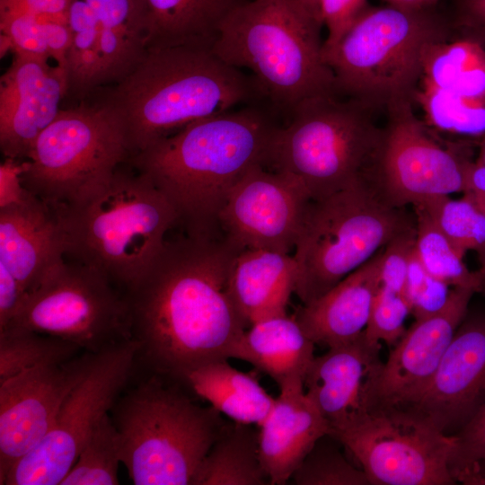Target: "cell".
<instances>
[{
    "instance_id": "36",
    "label": "cell",
    "mask_w": 485,
    "mask_h": 485,
    "mask_svg": "<svg viewBox=\"0 0 485 485\" xmlns=\"http://www.w3.org/2000/svg\"><path fill=\"white\" fill-rule=\"evenodd\" d=\"M423 207L456 249L464 255L476 253L480 270L485 274V216L463 194L459 199L449 196L432 198Z\"/></svg>"
},
{
    "instance_id": "1",
    "label": "cell",
    "mask_w": 485,
    "mask_h": 485,
    "mask_svg": "<svg viewBox=\"0 0 485 485\" xmlns=\"http://www.w3.org/2000/svg\"><path fill=\"white\" fill-rule=\"evenodd\" d=\"M178 225L127 295L138 360L151 374L184 384L194 368L229 359L249 324L231 291L241 251L219 227Z\"/></svg>"
},
{
    "instance_id": "18",
    "label": "cell",
    "mask_w": 485,
    "mask_h": 485,
    "mask_svg": "<svg viewBox=\"0 0 485 485\" xmlns=\"http://www.w3.org/2000/svg\"><path fill=\"white\" fill-rule=\"evenodd\" d=\"M476 292L452 287L437 313L415 320L393 346L379 375L375 410L407 408L425 390L465 317Z\"/></svg>"
},
{
    "instance_id": "47",
    "label": "cell",
    "mask_w": 485,
    "mask_h": 485,
    "mask_svg": "<svg viewBox=\"0 0 485 485\" xmlns=\"http://www.w3.org/2000/svg\"><path fill=\"white\" fill-rule=\"evenodd\" d=\"M71 0H0V11H22L35 15L67 21Z\"/></svg>"
},
{
    "instance_id": "7",
    "label": "cell",
    "mask_w": 485,
    "mask_h": 485,
    "mask_svg": "<svg viewBox=\"0 0 485 485\" xmlns=\"http://www.w3.org/2000/svg\"><path fill=\"white\" fill-rule=\"evenodd\" d=\"M184 384L150 374L117 400L110 414L121 463L135 485H192L225 420L202 407Z\"/></svg>"
},
{
    "instance_id": "51",
    "label": "cell",
    "mask_w": 485,
    "mask_h": 485,
    "mask_svg": "<svg viewBox=\"0 0 485 485\" xmlns=\"http://www.w3.org/2000/svg\"><path fill=\"white\" fill-rule=\"evenodd\" d=\"M477 161L485 165V137L481 140L480 152Z\"/></svg>"
},
{
    "instance_id": "11",
    "label": "cell",
    "mask_w": 485,
    "mask_h": 485,
    "mask_svg": "<svg viewBox=\"0 0 485 485\" xmlns=\"http://www.w3.org/2000/svg\"><path fill=\"white\" fill-rule=\"evenodd\" d=\"M7 327L55 336L92 353L132 340L128 295L93 269L66 259L28 295Z\"/></svg>"
},
{
    "instance_id": "19",
    "label": "cell",
    "mask_w": 485,
    "mask_h": 485,
    "mask_svg": "<svg viewBox=\"0 0 485 485\" xmlns=\"http://www.w3.org/2000/svg\"><path fill=\"white\" fill-rule=\"evenodd\" d=\"M49 59L15 53L0 79V149L7 159L23 161L57 118L66 97L64 69Z\"/></svg>"
},
{
    "instance_id": "6",
    "label": "cell",
    "mask_w": 485,
    "mask_h": 485,
    "mask_svg": "<svg viewBox=\"0 0 485 485\" xmlns=\"http://www.w3.org/2000/svg\"><path fill=\"white\" fill-rule=\"evenodd\" d=\"M432 7H366L337 44L322 48L339 93L375 110L414 103L427 52L455 32Z\"/></svg>"
},
{
    "instance_id": "17",
    "label": "cell",
    "mask_w": 485,
    "mask_h": 485,
    "mask_svg": "<svg viewBox=\"0 0 485 485\" xmlns=\"http://www.w3.org/2000/svg\"><path fill=\"white\" fill-rule=\"evenodd\" d=\"M484 406L485 313L468 310L430 382L405 409L452 436Z\"/></svg>"
},
{
    "instance_id": "24",
    "label": "cell",
    "mask_w": 485,
    "mask_h": 485,
    "mask_svg": "<svg viewBox=\"0 0 485 485\" xmlns=\"http://www.w3.org/2000/svg\"><path fill=\"white\" fill-rule=\"evenodd\" d=\"M297 265L294 255L269 250L248 249L236 257L231 291L249 326L259 321L287 314L295 293Z\"/></svg>"
},
{
    "instance_id": "45",
    "label": "cell",
    "mask_w": 485,
    "mask_h": 485,
    "mask_svg": "<svg viewBox=\"0 0 485 485\" xmlns=\"http://www.w3.org/2000/svg\"><path fill=\"white\" fill-rule=\"evenodd\" d=\"M27 296L19 281L6 269L0 267V330L14 319Z\"/></svg>"
},
{
    "instance_id": "20",
    "label": "cell",
    "mask_w": 485,
    "mask_h": 485,
    "mask_svg": "<svg viewBox=\"0 0 485 485\" xmlns=\"http://www.w3.org/2000/svg\"><path fill=\"white\" fill-rule=\"evenodd\" d=\"M381 346L357 340L314 357L304 377L306 395L331 427L341 428L375 410V394L384 362ZM330 432V433H331Z\"/></svg>"
},
{
    "instance_id": "23",
    "label": "cell",
    "mask_w": 485,
    "mask_h": 485,
    "mask_svg": "<svg viewBox=\"0 0 485 485\" xmlns=\"http://www.w3.org/2000/svg\"><path fill=\"white\" fill-rule=\"evenodd\" d=\"M383 249L325 294L295 310L294 318L314 345L329 348L364 333L381 286Z\"/></svg>"
},
{
    "instance_id": "12",
    "label": "cell",
    "mask_w": 485,
    "mask_h": 485,
    "mask_svg": "<svg viewBox=\"0 0 485 485\" xmlns=\"http://www.w3.org/2000/svg\"><path fill=\"white\" fill-rule=\"evenodd\" d=\"M139 345L129 340L93 354L43 440L9 470L4 485H60L100 419L127 389Z\"/></svg>"
},
{
    "instance_id": "29",
    "label": "cell",
    "mask_w": 485,
    "mask_h": 485,
    "mask_svg": "<svg viewBox=\"0 0 485 485\" xmlns=\"http://www.w3.org/2000/svg\"><path fill=\"white\" fill-rule=\"evenodd\" d=\"M269 483L260 458L259 431L251 425L225 423L203 459L192 485Z\"/></svg>"
},
{
    "instance_id": "27",
    "label": "cell",
    "mask_w": 485,
    "mask_h": 485,
    "mask_svg": "<svg viewBox=\"0 0 485 485\" xmlns=\"http://www.w3.org/2000/svg\"><path fill=\"white\" fill-rule=\"evenodd\" d=\"M228 359L209 362L190 371L184 385L233 421L258 427L275 403L254 375L233 367Z\"/></svg>"
},
{
    "instance_id": "34",
    "label": "cell",
    "mask_w": 485,
    "mask_h": 485,
    "mask_svg": "<svg viewBox=\"0 0 485 485\" xmlns=\"http://www.w3.org/2000/svg\"><path fill=\"white\" fill-rule=\"evenodd\" d=\"M434 128L458 136L485 137V97L454 94L419 84L414 104Z\"/></svg>"
},
{
    "instance_id": "21",
    "label": "cell",
    "mask_w": 485,
    "mask_h": 485,
    "mask_svg": "<svg viewBox=\"0 0 485 485\" xmlns=\"http://www.w3.org/2000/svg\"><path fill=\"white\" fill-rule=\"evenodd\" d=\"M66 254L62 208L23 188L0 205V267L27 295L34 291Z\"/></svg>"
},
{
    "instance_id": "9",
    "label": "cell",
    "mask_w": 485,
    "mask_h": 485,
    "mask_svg": "<svg viewBox=\"0 0 485 485\" xmlns=\"http://www.w3.org/2000/svg\"><path fill=\"white\" fill-rule=\"evenodd\" d=\"M414 227L415 215L390 205L367 181L312 199L295 247V293L303 304L315 300Z\"/></svg>"
},
{
    "instance_id": "16",
    "label": "cell",
    "mask_w": 485,
    "mask_h": 485,
    "mask_svg": "<svg viewBox=\"0 0 485 485\" xmlns=\"http://www.w3.org/2000/svg\"><path fill=\"white\" fill-rule=\"evenodd\" d=\"M93 354L84 351L66 362L24 370L0 383V484L12 466L49 432Z\"/></svg>"
},
{
    "instance_id": "38",
    "label": "cell",
    "mask_w": 485,
    "mask_h": 485,
    "mask_svg": "<svg viewBox=\"0 0 485 485\" xmlns=\"http://www.w3.org/2000/svg\"><path fill=\"white\" fill-rule=\"evenodd\" d=\"M450 461L454 480L485 484V406L456 434Z\"/></svg>"
},
{
    "instance_id": "48",
    "label": "cell",
    "mask_w": 485,
    "mask_h": 485,
    "mask_svg": "<svg viewBox=\"0 0 485 485\" xmlns=\"http://www.w3.org/2000/svg\"><path fill=\"white\" fill-rule=\"evenodd\" d=\"M466 192L485 194V165L469 161L466 166Z\"/></svg>"
},
{
    "instance_id": "30",
    "label": "cell",
    "mask_w": 485,
    "mask_h": 485,
    "mask_svg": "<svg viewBox=\"0 0 485 485\" xmlns=\"http://www.w3.org/2000/svg\"><path fill=\"white\" fill-rule=\"evenodd\" d=\"M420 83L464 97H485V47L459 35L434 44Z\"/></svg>"
},
{
    "instance_id": "22",
    "label": "cell",
    "mask_w": 485,
    "mask_h": 485,
    "mask_svg": "<svg viewBox=\"0 0 485 485\" xmlns=\"http://www.w3.org/2000/svg\"><path fill=\"white\" fill-rule=\"evenodd\" d=\"M259 426V449L269 484L288 481L314 444L331 427L306 395L301 381L286 384Z\"/></svg>"
},
{
    "instance_id": "2",
    "label": "cell",
    "mask_w": 485,
    "mask_h": 485,
    "mask_svg": "<svg viewBox=\"0 0 485 485\" xmlns=\"http://www.w3.org/2000/svg\"><path fill=\"white\" fill-rule=\"evenodd\" d=\"M260 102L195 121L130 156L174 205L179 224L216 227L229 192L252 167H267L277 126Z\"/></svg>"
},
{
    "instance_id": "3",
    "label": "cell",
    "mask_w": 485,
    "mask_h": 485,
    "mask_svg": "<svg viewBox=\"0 0 485 485\" xmlns=\"http://www.w3.org/2000/svg\"><path fill=\"white\" fill-rule=\"evenodd\" d=\"M267 99L252 75L211 48L146 49L104 101L119 118L129 157L186 126Z\"/></svg>"
},
{
    "instance_id": "8",
    "label": "cell",
    "mask_w": 485,
    "mask_h": 485,
    "mask_svg": "<svg viewBox=\"0 0 485 485\" xmlns=\"http://www.w3.org/2000/svg\"><path fill=\"white\" fill-rule=\"evenodd\" d=\"M374 109L340 94L302 101L272 137L267 168L300 179L317 200L359 181L373 183L384 128Z\"/></svg>"
},
{
    "instance_id": "13",
    "label": "cell",
    "mask_w": 485,
    "mask_h": 485,
    "mask_svg": "<svg viewBox=\"0 0 485 485\" xmlns=\"http://www.w3.org/2000/svg\"><path fill=\"white\" fill-rule=\"evenodd\" d=\"M357 460L371 485H447L454 437L405 408L375 410L330 433Z\"/></svg>"
},
{
    "instance_id": "25",
    "label": "cell",
    "mask_w": 485,
    "mask_h": 485,
    "mask_svg": "<svg viewBox=\"0 0 485 485\" xmlns=\"http://www.w3.org/2000/svg\"><path fill=\"white\" fill-rule=\"evenodd\" d=\"M313 350L314 343L294 316L285 314L250 325L232 347L229 358L250 363L280 388L293 382L304 383L314 358Z\"/></svg>"
},
{
    "instance_id": "44",
    "label": "cell",
    "mask_w": 485,
    "mask_h": 485,
    "mask_svg": "<svg viewBox=\"0 0 485 485\" xmlns=\"http://www.w3.org/2000/svg\"><path fill=\"white\" fill-rule=\"evenodd\" d=\"M451 22L459 36L485 47V0H459Z\"/></svg>"
},
{
    "instance_id": "4",
    "label": "cell",
    "mask_w": 485,
    "mask_h": 485,
    "mask_svg": "<svg viewBox=\"0 0 485 485\" xmlns=\"http://www.w3.org/2000/svg\"><path fill=\"white\" fill-rule=\"evenodd\" d=\"M61 208L65 259L93 269L126 294L180 220L167 196L128 161L108 181Z\"/></svg>"
},
{
    "instance_id": "40",
    "label": "cell",
    "mask_w": 485,
    "mask_h": 485,
    "mask_svg": "<svg viewBox=\"0 0 485 485\" xmlns=\"http://www.w3.org/2000/svg\"><path fill=\"white\" fill-rule=\"evenodd\" d=\"M44 17L22 11H0L1 56L7 51L49 59Z\"/></svg>"
},
{
    "instance_id": "28",
    "label": "cell",
    "mask_w": 485,
    "mask_h": 485,
    "mask_svg": "<svg viewBox=\"0 0 485 485\" xmlns=\"http://www.w3.org/2000/svg\"><path fill=\"white\" fill-rule=\"evenodd\" d=\"M100 28L105 84L128 75L146 52V33L138 0H84Z\"/></svg>"
},
{
    "instance_id": "5",
    "label": "cell",
    "mask_w": 485,
    "mask_h": 485,
    "mask_svg": "<svg viewBox=\"0 0 485 485\" xmlns=\"http://www.w3.org/2000/svg\"><path fill=\"white\" fill-rule=\"evenodd\" d=\"M322 25L299 0H244L225 19L212 50L251 70L271 105L290 113L305 99L340 94L322 57Z\"/></svg>"
},
{
    "instance_id": "14",
    "label": "cell",
    "mask_w": 485,
    "mask_h": 485,
    "mask_svg": "<svg viewBox=\"0 0 485 485\" xmlns=\"http://www.w3.org/2000/svg\"><path fill=\"white\" fill-rule=\"evenodd\" d=\"M413 104L401 102L385 110L387 122L373 178L381 196L396 207L467 190L470 159L432 139Z\"/></svg>"
},
{
    "instance_id": "43",
    "label": "cell",
    "mask_w": 485,
    "mask_h": 485,
    "mask_svg": "<svg viewBox=\"0 0 485 485\" xmlns=\"http://www.w3.org/2000/svg\"><path fill=\"white\" fill-rule=\"evenodd\" d=\"M366 7V0H320L322 20L328 30L322 48L337 44Z\"/></svg>"
},
{
    "instance_id": "50",
    "label": "cell",
    "mask_w": 485,
    "mask_h": 485,
    "mask_svg": "<svg viewBox=\"0 0 485 485\" xmlns=\"http://www.w3.org/2000/svg\"><path fill=\"white\" fill-rule=\"evenodd\" d=\"M304 7L318 20L322 22L321 9H320V0H299ZM323 23V22H322Z\"/></svg>"
},
{
    "instance_id": "26",
    "label": "cell",
    "mask_w": 485,
    "mask_h": 485,
    "mask_svg": "<svg viewBox=\"0 0 485 485\" xmlns=\"http://www.w3.org/2000/svg\"><path fill=\"white\" fill-rule=\"evenodd\" d=\"M146 49L213 47L225 19L244 0H138Z\"/></svg>"
},
{
    "instance_id": "46",
    "label": "cell",
    "mask_w": 485,
    "mask_h": 485,
    "mask_svg": "<svg viewBox=\"0 0 485 485\" xmlns=\"http://www.w3.org/2000/svg\"><path fill=\"white\" fill-rule=\"evenodd\" d=\"M43 24L48 56L65 70L66 57L71 41V31L67 21L44 17Z\"/></svg>"
},
{
    "instance_id": "42",
    "label": "cell",
    "mask_w": 485,
    "mask_h": 485,
    "mask_svg": "<svg viewBox=\"0 0 485 485\" xmlns=\"http://www.w3.org/2000/svg\"><path fill=\"white\" fill-rule=\"evenodd\" d=\"M416 227L392 239L384 249L381 262V286L405 296V287L411 254L415 248Z\"/></svg>"
},
{
    "instance_id": "49",
    "label": "cell",
    "mask_w": 485,
    "mask_h": 485,
    "mask_svg": "<svg viewBox=\"0 0 485 485\" xmlns=\"http://www.w3.org/2000/svg\"><path fill=\"white\" fill-rule=\"evenodd\" d=\"M389 5L403 9H420L427 7L424 0H385Z\"/></svg>"
},
{
    "instance_id": "52",
    "label": "cell",
    "mask_w": 485,
    "mask_h": 485,
    "mask_svg": "<svg viewBox=\"0 0 485 485\" xmlns=\"http://www.w3.org/2000/svg\"><path fill=\"white\" fill-rule=\"evenodd\" d=\"M436 2L437 0H424V4L427 7H432Z\"/></svg>"
},
{
    "instance_id": "35",
    "label": "cell",
    "mask_w": 485,
    "mask_h": 485,
    "mask_svg": "<svg viewBox=\"0 0 485 485\" xmlns=\"http://www.w3.org/2000/svg\"><path fill=\"white\" fill-rule=\"evenodd\" d=\"M121 463L120 441L110 414L93 428L60 485H116Z\"/></svg>"
},
{
    "instance_id": "41",
    "label": "cell",
    "mask_w": 485,
    "mask_h": 485,
    "mask_svg": "<svg viewBox=\"0 0 485 485\" xmlns=\"http://www.w3.org/2000/svg\"><path fill=\"white\" fill-rule=\"evenodd\" d=\"M449 287V285L434 278L426 270L414 248L408 269L405 297L415 320L440 311L449 298L451 292Z\"/></svg>"
},
{
    "instance_id": "37",
    "label": "cell",
    "mask_w": 485,
    "mask_h": 485,
    "mask_svg": "<svg viewBox=\"0 0 485 485\" xmlns=\"http://www.w3.org/2000/svg\"><path fill=\"white\" fill-rule=\"evenodd\" d=\"M331 434L312 447L291 479L297 485H371L363 471L352 465Z\"/></svg>"
},
{
    "instance_id": "39",
    "label": "cell",
    "mask_w": 485,
    "mask_h": 485,
    "mask_svg": "<svg viewBox=\"0 0 485 485\" xmlns=\"http://www.w3.org/2000/svg\"><path fill=\"white\" fill-rule=\"evenodd\" d=\"M410 313V304L403 295L380 286L364 331L366 340L374 346L384 342L393 347L406 331L404 323Z\"/></svg>"
},
{
    "instance_id": "15",
    "label": "cell",
    "mask_w": 485,
    "mask_h": 485,
    "mask_svg": "<svg viewBox=\"0 0 485 485\" xmlns=\"http://www.w3.org/2000/svg\"><path fill=\"white\" fill-rule=\"evenodd\" d=\"M311 195L296 176L256 165L232 188L217 225L240 251L295 250Z\"/></svg>"
},
{
    "instance_id": "33",
    "label": "cell",
    "mask_w": 485,
    "mask_h": 485,
    "mask_svg": "<svg viewBox=\"0 0 485 485\" xmlns=\"http://www.w3.org/2000/svg\"><path fill=\"white\" fill-rule=\"evenodd\" d=\"M81 350L73 342L29 329L0 330V383L24 370L66 362Z\"/></svg>"
},
{
    "instance_id": "10",
    "label": "cell",
    "mask_w": 485,
    "mask_h": 485,
    "mask_svg": "<svg viewBox=\"0 0 485 485\" xmlns=\"http://www.w3.org/2000/svg\"><path fill=\"white\" fill-rule=\"evenodd\" d=\"M129 158L123 125L103 100L63 110L21 161V186L67 206L108 181Z\"/></svg>"
},
{
    "instance_id": "31",
    "label": "cell",
    "mask_w": 485,
    "mask_h": 485,
    "mask_svg": "<svg viewBox=\"0 0 485 485\" xmlns=\"http://www.w3.org/2000/svg\"><path fill=\"white\" fill-rule=\"evenodd\" d=\"M66 15L71 31L65 68L66 97L84 99L105 84L99 22L84 0H71Z\"/></svg>"
},
{
    "instance_id": "53",
    "label": "cell",
    "mask_w": 485,
    "mask_h": 485,
    "mask_svg": "<svg viewBox=\"0 0 485 485\" xmlns=\"http://www.w3.org/2000/svg\"><path fill=\"white\" fill-rule=\"evenodd\" d=\"M484 292H485V290H484ZM484 292H483V293H484Z\"/></svg>"
},
{
    "instance_id": "32",
    "label": "cell",
    "mask_w": 485,
    "mask_h": 485,
    "mask_svg": "<svg viewBox=\"0 0 485 485\" xmlns=\"http://www.w3.org/2000/svg\"><path fill=\"white\" fill-rule=\"evenodd\" d=\"M415 251L426 270L452 287H467L476 293L485 290V274L470 270L463 256L421 206H413Z\"/></svg>"
}]
</instances>
